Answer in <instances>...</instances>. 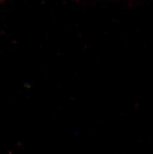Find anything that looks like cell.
Wrapping results in <instances>:
<instances>
[]
</instances>
